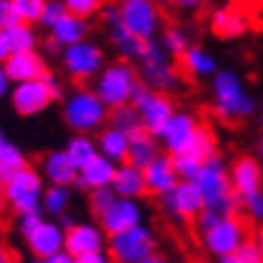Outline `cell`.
I'll return each mask as SVG.
<instances>
[{
	"instance_id": "6da1fadb",
	"label": "cell",
	"mask_w": 263,
	"mask_h": 263,
	"mask_svg": "<svg viewBox=\"0 0 263 263\" xmlns=\"http://www.w3.org/2000/svg\"><path fill=\"white\" fill-rule=\"evenodd\" d=\"M210 92H213V114L224 123L247 121L258 114V102L241 80V75L232 68H217L210 78Z\"/></svg>"
},
{
	"instance_id": "7a4b0ae2",
	"label": "cell",
	"mask_w": 263,
	"mask_h": 263,
	"mask_svg": "<svg viewBox=\"0 0 263 263\" xmlns=\"http://www.w3.org/2000/svg\"><path fill=\"white\" fill-rule=\"evenodd\" d=\"M196 186L203 196L205 210H215L220 215H234L239 210V198L230 181V167L220 152L203 160V167L196 176Z\"/></svg>"
},
{
	"instance_id": "3957f363",
	"label": "cell",
	"mask_w": 263,
	"mask_h": 263,
	"mask_svg": "<svg viewBox=\"0 0 263 263\" xmlns=\"http://www.w3.org/2000/svg\"><path fill=\"white\" fill-rule=\"evenodd\" d=\"M109 106L99 99L92 87H78L70 95L63 97L61 106V119L72 133H87L95 136L109 123Z\"/></svg>"
},
{
	"instance_id": "277c9868",
	"label": "cell",
	"mask_w": 263,
	"mask_h": 263,
	"mask_svg": "<svg viewBox=\"0 0 263 263\" xmlns=\"http://www.w3.org/2000/svg\"><path fill=\"white\" fill-rule=\"evenodd\" d=\"M63 85L56 75H41V78H34V80H22V82H12V89H10V106L17 116L22 119H32V116H39L51 106L53 102H61L63 99Z\"/></svg>"
},
{
	"instance_id": "5b68a950",
	"label": "cell",
	"mask_w": 263,
	"mask_h": 263,
	"mask_svg": "<svg viewBox=\"0 0 263 263\" xmlns=\"http://www.w3.org/2000/svg\"><path fill=\"white\" fill-rule=\"evenodd\" d=\"M95 89L99 99H102L109 109H116V106H123V104H130L133 95H136L138 85H140V75H138V68L133 65V61H114V63H104V68L97 72Z\"/></svg>"
},
{
	"instance_id": "8992f818",
	"label": "cell",
	"mask_w": 263,
	"mask_h": 263,
	"mask_svg": "<svg viewBox=\"0 0 263 263\" xmlns=\"http://www.w3.org/2000/svg\"><path fill=\"white\" fill-rule=\"evenodd\" d=\"M138 75H140L143 85L167 92V95L181 85V78H179V70L172 63V56L164 51V46L157 39H150L145 44L143 56L138 58Z\"/></svg>"
},
{
	"instance_id": "52a82bcc",
	"label": "cell",
	"mask_w": 263,
	"mask_h": 263,
	"mask_svg": "<svg viewBox=\"0 0 263 263\" xmlns=\"http://www.w3.org/2000/svg\"><path fill=\"white\" fill-rule=\"evenodd\" d=\"M155 251H157V237L145 222L109 234L106 239V254L111 263H138Z\"/></svg>"
},
{
	"instance_id": "ba28073f",
	"label": "cell",
	"mask_w": 263,
	"mask_h": 263,
	"mask_svg": "<svg viewBox=\"0 0 263 263\" xmlns=\"http://www.w3.org/2000/svg\"><path fill=\"white\" fill-rule=\"evenodd\" d=\"M44 189H46V181H44L41 172L29 167V164L3 183L5 203H8V208L15 210L17 215L20 213H29V210H41Z\"/></svg>"
},
{
	"instance_id": "9c48e42d",
	"label": "cell",
	"mask_w": 263,
	"mask_h": 263,
	"mask_svg": "<svg viewBox=\"0 0 263 263\" xmlns=\"http://www.w3.org/2000/svg\"><path fill=\"white\" fill-rule=\"evenodd\" d=\"M58 56H61V68L65 70V75L75 82L95 80L97 72L102 70L104 63H106L102 46L89 39H82L78 44L61 48Z\"/></svg>"
},
{
	"instance_id": "30bf717a",
	"label": "cell",
	"mask_w": 263,
	"mask_h": 263,
	"mask_svg": "<svg viewBox=\"0 0 263 263\" xmlns=\"http://www.w3.org/2000/svg\"><path fill=\"white\" fill-rule=\"evenodd\" d=\"M130 104L136 106L143 128L147 133H152V136H160L164 123L169 121V116L176 111L174 102H172V97H169L167 92L152 89V87H147V85H143V82L138 85Z\"/></svg>"
},
{
	"instance_id": "8fae6325",
	"label": "cell",
	"mask_w": 263,
	"mask_h": 263,
	"mask_svg": "<svg viewBox=\"0 0 263 263\" xmlns=\"http://www.w3.org/2000/svg\"><path fill=\"white\" fill-rule=\"evenodd\" d=\"M200 237V244L205 249L208 256H213V258H220V256H230L234 254L239 244L247 237V224L241 222L237 213L234 215H220L215 220L213 227H208Z\"/></svg>"
},
{
	"instance_id": "7c38bea8",
	"label": "cell",
	"mask_w": 263,
	"mask_h": 263,
	"mask_svg": "<svg viewBox=\"0 0 263 263\" xmlns=\"http://www.w3.org/2000/svg\"><path fill=\"white\" fill-rule=\"evenodd\" d=\"M116 12L123 27L145 41L157 39L162 32V12L155 0H119Z\"/></svg>"
},
{
	"instance_id": "4fadbf2b",
	"label": "cell",
	"mask_w": 263,
	"mask_h": 263,
	"mask_svg": "<svg viewBox=\"0 0 263 263\" xmlns=\"http://www.w3.org/2000/svg\"><path fill=\"white\" fill-rule=\"evenodd\" d=\"M160 208L174 222H193L196 215L203 210V196H200L196 181L179 179L172 191L160 196Z\"/></svg>"
},
{
	"instance_id": "5bb4252c",
	"label": "cell",
	"mask_w": 263,
	"mask_h": 263,
	"mask_svg": "<svg viewBox=\"0 0 263 263\" xmlns=\"http://www.w3.org/2000/svg\"><path fill=\"white\" fill-rule=\"evenodd\" d=\"M200 128V121L198 116L189 109H176L169 121L164 123L162 128L160 138V145L162 150L169 152V155H179V152H186L191 147V140L196 136V130Z\"/></svg>"
},
{
	"instance_id": "9a60e30c",
	"label": "cell",
	"mask_w": 263,
	"mask_h": 263,
	"mask_svg": "<svg viewBox=\"0 0 263 263\" xmlns=\"http://www.w3.org/2000/svg\"><path fill=\"white\" fill-rule=\"evenodd\" d=\"M145 220V208L140 198H128V196H116L109 203V208L102 215L97 217V222L102 224V230L106 234H116L128 227H136Z\"/></svg>"
},
{
	"instance_id": "2e32d148",
	"label": "cell",
	"mask_w": 263,
	"mask_h": 263,
	"mask_svg": "<svg viewBox=\"0 0 263 263\" xmlns=\"http://www.w3.org/2000/svg\"><path fill=\"white\" fill-rule=\"evenodd\" d=\"M106 239H109V234L102 230L99 222H89V220L78 222L75 220L70 227H65L63 249L72 256H82V254H89V251H104L106 249Z\"/></svg>"
},
{
	"instance_id": "e0dca14e",
	"label": "cell",
	"mask_w": 263,
	"mask_h": 263,
	"mask_svg": "<svg viewBox=\"0 0 263 263\" xmlns=\"http://www.w3.org/2000/svg\"><path fill=\"white\" fill-rule=\"evenodd\" d=\"M104 24H106L109 41H111V46L116 48V53H119L121 58H126V61H138V58L143 56L147 41L136 36L130 29L123 27V22L119 20V12H116V5L104 10Z\"/></svg>"
},
{
	"instance_id": "ac0fdd59",
	"label": "cell",
	"mask_w": 263,
	"mask_h": 263,
	"mask_svg": "<svg viewBox=\"0 0 263 263\" xmlns=\"http://www.w3.org/2000/svg\"><path fill=\"white\" fill-rule=\"evenodd\" d=\"M230 181L237 198H244L249 193L263 189V162L254 155H239L230 164Z\"/></svg>"
},
{
	"instance_id": "d6986e66",
	"label": "cell",
	"mask_w": 263,
	"mask_h": 263,
	"mask_svg": "<svg viewBox=\"0 0 263 263\" xmlns=\"http://www.w3.org/2000/svg\"><path fill=\"white\" fill-rule=\"evenodd\" d=\"M24 244L29 249V254L36 256V258H46V256L56 254V251H61L65 244L63 224L58 222V220H53V217H51V220L44 217V220L34 227L32 234L24 237Z\"/></svg>"
},
{
	"instance_id": "ffe728a7",
	"label": "cell",
	"mask_w": 263,
	"mask_h": 263,
	"mask_svg": "<svg viewBox=\"0 0 263 263\" xmlns=\"http://www.w3.org/2000/svg\"><path fill=\"white\" fill-rule=\"evenodd\" d=\"M143 176H145V189H147V193L155 196V198H160V196H164L167 191H172L176 186V181H179L174 162H172V155L164 150H162L147 167H143Z\"/></svg>"
},
{
	"instance_id": "44dd1931",
	"label": "cell",
	"mask_w": 263,
	"mask_h": 263,
	"mask_svg": "<svg viewBox=\"0 0 263 263\" xmlns=\"http://www.w3.org/2000/svg\"><path fill=\"white\" fill-rule=\"evenodd\" d=\"M5 72L12 82H22V80H34L48 72L46 58L41 56L39 51H20V53H10L5 61Z\"/></svg>"
},
{
	"instance_id": "7402d4cb",
	"label": "cell",
	"mask_w": 263,
	"mask_h": 263,
	"mask_svg": "<svg viewBox=\"0 0 263 263\" xmlns=\"http://www.w3.org/2000/svg\"><path fill=\"white\" fill-rule=\"evenodd\" d=\"M114 174H116V162H111L104 155H95L85 167L78 169V179H75V189L80 191H92V189H102V186H111Z\"/></svg>"
},
{
	"instance_id": "603a6c76",
	"label": "cell",
	"mask_w": 263,
	"mask_h": 263,
	"mask_svg": "<svg viewBox=\"0 0 263 263\" xmlns=\"http://www.w3.org/2000/svg\"><path fill=\"white\" fill-rule=\"evenodd\" d=\"M41 176L46 183H58V186H75L78 179V167L70 162L65 150H51L41 157Z\"/></svg>"
},
{
	"instance_id": "cb8c5ba5",
	"label": "cell",
	"mask_w": 263,
	"mask_h": 263,
	"mask_svg": "<svg viewBox=\"0 0 263 263\" xmlns=\"http://www.w3.org/2000/svg\"><path fill=\"white\" fill-rule=\"evenodd\" d=\"M210 29L220 39H239L249 32V17L237 8H217L210 15Z\"/></svg>"
},
{
	"instance_id": "d4e9b609",
	"label": "cell",
	"mask_w": 263,
	"mask_h": 263,
	"mask_svg": "<svg viewBox=\"0 0 263 263\" xmlns=\"http://www.w3.org/2000/svg\"><path fill=\"white\" fill-rule=\"evenodd\" d=\"M48 34H51V41H53L58 48H65V46H70V44H78V41L87 39L89 22L80 15L65 12V15L48 29Z\"/></svg>"
},
{
	"instance_id": "484cf974",
	"label": "cell",
	"mask_w": 263,
	"mask_h": 263,
	"mask_svg": "<svg viewBox=\"0 0 263 263\" xmlns=\"http://www.w3.org/2000/svg\"><path fill=\"white\" fill-rule=\"evenodd\" d=\"M111 189L116 196H128V198H143L147 189H145V176L143 169L130 164V162H121L116 164V174H114Z\"/></svg>"
},
{
	"instance_id": "4316f807",
	"label": "cell",
	"mask_w": 263,
	"mask_h": 263,
	"mask_svg": "<svg viewBox=\"0 0 263 263\" xmlns=\"http://www.w3.org/2000/svg\"><path fill=\"white\" fill-rule=\"evenodd\" d=\"M97 150L99 155L109 157L111 162L121 164V162L128 160V143H130V136H126L123 130L114 128L111 123H106L102 130H97Z\"/></svg>"
},
{
	"instance_id": "83f0119b",
	"label": "cell",
	"mask_w": 263,
	"mask_h": 263,
	"mask_svg": "<svg viewBox=\"0 0 263 263\" xmlns=\"http://www.w3.org/2000/svg\"><path fill=\"white\" fill-rule=\"evenodd\" d=\"M179 61H181L183 72L191 75V78H198V80L213 78L217 72V68H220V65H217V58L200 46H189L181 56H179Z\"/></svg>"
},
{
	"instance_id": "f1b7e54d",
	"label": "cell",
	"mask_w": 263,
	"mask_h": 263,
	"mask_svg": "<svg viewBox=\"0 0 263 263\" xmlns=\"http://www.w3.org/2000/svg\"><path fill=\"white\" fill-rule=\"evenodd\" d=\"M162 152V145H160V138L147 133L145 128H140L138 133L130 136V143H128V162L136 164V167H147L157 155Z\"/></svg>"
},
{
	"instance_id": "f546056e",
	"label": "cell",
	"mask_w": 263,
	"mask_h": 263,
	"mask_svg": "<svg viewBox=\"0 0 263 263\" xmlns=\"http://www.w3.org/2000/svg\"><path fill=\"white\" fill-rule=\"evenodd\" d=\"M72 205V186H58V183H46L44 196H41V213L58 220L65 215Z\"/></svg>"
},
{
	"instance_id": "4dcf8cb0",
	"label": "cell",
	"mask_w": 263,
	"mask_h": 263,
	"mask_svg": "<svg viewBox=\"0 0 263 263\" xmlns=\"http://www.w3.org/2000/svg\"><path fill=\"white\" fill-rule=\"evenodd\" d=\"M5 32V41H8V48L10 53H20V51H36L39 46V34L34 29V24L29 22H15L10 24Z\"/></svg>"
},
{
	"instance_id": "1f68e13d",
	"label": "cell",
	"mask_w": 263,
	"mask_h": 263,
	"mask_svg": "<svg viewBox=\"0 0 263 263\" xmlns=\"http://www.w3.org/2000/svg\"><path fill=\"white\" fill-rule=\"evenodd\" d=\"M63 150L78 169L85 167L95 155H99V150H97V140L92 136H87V133H75V136L65 143Z\"/></svg>"
},
{
	"instance_id": "d6a6232c",
	"label": "cell",
	"mask_w": 263,
	"mask_h": 263,
	"mask_svg": "<svg viewBox=\"0 0 263 263\" xmlns=\"http://www.w3.org/2000/svg\"><path fill=\"white\" fill-rule=\"evenodd\" d=\"M27 164H29V160H27L24 150L20 145L8 140V143L0 147V183H5L8 179H12V176H15L20 169L27 167Z\"/></svg>"
},
{
	"instance_id": "836d02e7",
	"label": "cell",
	"mask_w": 263,
	"mask_h": 263,
	"mask_svg": "<svg viewBox=\"0 0 263 263\" xmlns=\"http://www.w3.org/2000/svg\"><path fill=\"white\" fill-rule=\"evenodd\" d=\"M109 123H111L114 128L123 130L126 136H133V133H138V130L143 128L140 116H138V111H136V106H133V104H123V106L111 109V111H109Z\"/></svg>"
},
{
	"instance_id": "e575fe53",
	"label": "cell",
	"mask_w": 263,
	"mask_h": 263,
	"mask_svg": "<svg viewBox=\"0 0 263 263\" xmlns=\"http://www.w3.org/2000/svg\"><path fill=\"white\" fill-rule=\"evenodd\" d=\"M186 152L196 155L198 160H208L210 155H215L217 152V138H215V133H213V128L205 126V123H200V128L196 130V136H193V140H191V147H189Z\"/></svg>"
},
{
	"instance_id": "d590c367",
	"label": "cell",
	"mask_w": 263,
	"mask_h": 263,
	"mask_svg": "<svg viewBox=\"0 0 263 263\" xmlns=\"http://www.w3.org/2000/svg\"><path fill=\"white\" fill-rule=\"evenodd\" d=\"M160 44L164 46V51H167L172 58H179L183 51H186V48L191 46V39H189V34L183 32L181 27L172 24V27H167V29L162 32Z\"/></svg>"
},
{
	"instance_id": "8d00e7d4",
	"label": "cell",
	"mask_w": 263,
	"mask_h": 263,
	"mask_svg": "<svg viewBox=\"0 0 263 263\" xmlns=\"http://www.w3.org/2000/svg\"><path fill=\"white\" fill-rule=\"evenodd\" d=\"M172 162H174L176 176L183 179V181H196L200 167H203V160H198L191 152H179V155H172Z\"/></svg>"
},
{
	"instance_id": "74e56055",
	"label": "cell",
	"mask_w": 263,
	"mask_h": 263,
	"mask_svg": "<svg viewBox=\"0 0 263 263\" xmlns=\"http://www.w3.org/2000/svg\"><path fill=\"white\" fill-rule=\"evenodd\" d=\"M116 198V193H114L111 186H102V189H92V191H87V208L89 213L95 217H99L109 208V203Z\"/></svg>"
},
{
	"instance_id": "f35d334b",
	"label": "cell",
	"mask_w": 263,
	"mask_h": 263,
	"mask_svg": "<svg viewBox=\"0 0 263 263\" xmlns=\"http://www.w3.org/2000/svg\"><path fill=\"white\" fill-rule=\"evenodd\" d=\"M12 5H15L17 17H20L22 22L36 24L39 22L41 10H44V5H46V0H12Z\"/></svg>"
},
{
	"instance_id": "ab89813d",
	"label": "cell",
	"mask_w": 263,
	"mask_h": 263,
	"mask_svg": "<svg viewBox=\"0 0 263 263\" xmlns=\"http://www.w3.org/2000/svg\"><path fill=\"white\" fill-rule=\"evenodd\" d=\"M239 208H244V213H247L256 224H263V189L239 198Z\"/></svg>"
},
{
	"instance_id": "60d3db41",
	"label": "cell",
	"mask_w": 263,
	"mask_h": 263,
	"mask_svg": "<svg viewBox=\"0 0 263 263\" xmlns=\"http://www.w3.org/2000/svg\"><path fill=\"white\" fill-rule=\"evenodd\" d=\"M68 10H65L63 5V0H46V5H44V10H41V15H39V27H44V29H51L53 24L61 20V17L65 15Z\"/></svg>"
},
{
	"instance_id": "b9f144b4",
	"label": "cell",
	"mask_w": 263,
	"mask_h": 263,
	"mask_svg": "<svg viewBox=\"0 0 263 263\" xmlns=\"http://www.w3.org/2000/svg\"><path fill=\"white\" fill-rule=\"evenodd\" d=\"M63 5L72 15H80L85 20H89L104 8V0H63Z\"/></svg>"
},
{
	"instance_id": "7bdbcfd3",
	"label": "cell",
	"mask_w": 263,
	"mask_h": 263,
	"mask_svg": "<svg viewBox=\"0 0 263 263\" xmlns=\"http://www.w3.org/2000/svg\"><path fill=\"white\" fill-rule=\"evenodd\" d=\"M232 256H234L237 263H263V254H261V249L256 247L254 239H244Z\"/></svg>"
},
{
	"instance_id": "ee69618b",
	"label": "cell",
	"mask_w": 263,
	"mask_h": 263,
	"mask_svg": "<svg viewBox=\"0 0 263 263\" xmlns=\"http://www.w3.org/2000/svg\"><path fill=\"white\" fill-rule=\"evenodd\" d=\"M44 220V213L41 210H29V213H20L17 215V232H20V237H29L34 232V227Z\"/></svg>"
},
{
	"instance_id": "f6af8a7d",
	"label": "cell",
	"mask_w": 263,
	"mask_h": 263,
	"mask_svg": "<svg viewBox=\"0 0 263 263\" xmlns=\"http://www.w3.org/2000/svg\"><path fill=\"white\" fill-rule=\"evenodd\" d=\"M15 22H20V17H17L12 0H0V29H8L10 24Z\"/></svg>"
},
{
	"instance_id": "bcb514c9",
	"label": "cell",
	"mask_w": 263,
	"mask_h": 263,
	"mask_svg": "<svg viewBox=\"0 0 263 263\" xmlns=\"http://www.w3.org/2000/svg\"><path fill=\"white\" fill-rule=\"evenodd\" d=\"M160 8H179V10H193L198 8L203 0H155Z\"/></svg>"
},
{
	"instance_id": "7dc6e473",
	"label": "cell",
	"mask_w": 263,
	"mask_h": 263,
	"mask_svg": "<svg viewBox=\"0 0 263 263\" xmlns=\"http://www.w3.org/2000/svg\"><path fill=\"white\" fill-rule=\"evenodd\" d=\"M75 263H111V258L104 249V251H89V254L75 256Z\"/></svg>"
},
{
	"instance_id": "c3c4849f",
	"label": "cell",
	"mask_w": 263,
	"mask_h": 263,
	"mask_svg": "<svg viewBox=\"0 0 263 263\" xmlns=\"http://www.w3.org/2000/svg\"><path fill=\"white\" fill-rule=\"evenodd\" d=\"M44 263H75V256L68 254L65 249H61V251H56V254H51L44 258Z\"/></svg>"
},
{
	"instance_id": "681fc988",
	"label": "cell",
	"mask_w": 263,
	"mask_h": 263,
	"mask_svg": "<svg viewBox=\"0 0 263 263\" xmlns=\"http://www.w3.org/2000/svg\"><path fill=\"white\" fill-rule=\"evenodd\" d=\"M10 89H12V80L8 78V72H5V65L0 63V99H5L10 95Z\"/></svg>"
},
{
	"instance_id": "f907efd6",
	"label": "cell",
	"mask_w": 263,
	"mask_h": 263,
	"mask_svg": "<svg viewBox=\"0 0 263 263\" xmlns=\"http://www.w3.org/2000/svg\"><path fill=\"white\" fill-rule=\"evenodd\" d=\"M138 263H172V261H169V258H167L164 254H157V251H155V254L145 256L143 261H138Z\"/></svg>"
},
{
	"instance_id": "816d5d0a",
	"label": "cell",
	"mask_w": 263,
	"mask_h": 263,
	"mask_svg": "<svg viewBox=\"0 0 263 263\" xmlns=\"http://www.w3.org/2000/svg\"><path fill=\"white\" fill-rule=\"evenodd\" d=\"M10 56V48H8V41H5V32L0 29V63Z\"/></svg>"
},
{
	"instance_id": "f5cc1de1",
	"label": "cell",
	"mask_w": 263,
	"mask_h": 263,
	"mask_svg": "<svg viewBox=\"0 0 263 263\" xmlns=\"http://www.w3.org/2000/svg\"><path fill=\"white\" fill-rule=\"evenodd\" d=\"M254 241H256V247L261 249V254H263V224H258V232H256Z\"/></svg>"
},
{
	"instance_id": "db71d44e",
	"label": "cell",
	"mask_w": 263,
	"mask_h": 263,
	"mask_svg": "<svg viewBox=\"0 0 263 263\" xmlns=\"http://www.w3.org/2000/svg\"><path fill=\"white\" fill-rule=\"evenodd\" d=\"M0 263H15L12 261V256H10V251L5 247H0Z\"/></svg>"
},
{
	"instance_id": "11a10c76",
	"label": "cell",
	"mask_w": 263,
	"mask_h": 263,
	"mask_svg": "<svg viewBox=\"0 0 263 263\" xmlns=\"http://www.w3.org/2000/svg\"><path fill=\"white\" fill-rule=\"evenodd\" d=\"M58 222L63 224V230H65V227H70V224L75 222V220H72V217L68 215V213H65V215H61V217H58Z\"/></svg>"
},
{
	"instance_id": "9f6ffc18",
	"label": "cell",
	"mask_w": 263,
	"mask_h": 263,
	"mask_svg": "<svg viewBox=\"0 0 263 263\" xmlns=\"http://www.w3.org/2000/svg\"><path fill=\"white\" fill-rule=\"evenodd\" d=\"M215 263H237V261H234V256H220V258H215Z\"/></svg>"
},
{
	"instance_id": "6f0895ef",
	"label": "cell",
	"mask_w": 263,
	"mask_h": 263,
	"mask_svg": "<svg viewBox=\"0 0 263 263\" xmlns=\"http://www.w3.org/2000/svg\"><path fill=\"white\" fill-rule=\"evenodd\" d=\"M258 157L263 162V130H261V136H258Z\"/></svg>"
},
{
	"instance_id": "680465c9",
	"label": "cell",
	"mask_w": 263,
	"mask_h": 263,
	"mask_svg": "<svg viewBox=\"0 0 263 263\" xmlns=\"http://www.w3.org/2000/svg\"><path fill=\"white\" fill-rule=\"evenodd\" d=\"M20 263H44V258H36V256H29V258H24Z\"/></svg>"
},
{
	"instance_id": "91938a15",
	"label": "cell",
	"mask_w": 263,
	"mask_h": 263,
	"mask_svg": "<svg viewBox=\"0 0 263 263\" xmlns=\"http://www.w3.org/2000/svg\"><path fill=\"white\" fill-rule=\"evenodd\" d=\"M5 205H8V203H5V191H3V183H0V210Z\"/></svg>"
},
{
	"instance_id": "94428289",
	"label": "cell",
	"mask_w": 263,
	"mask_h": 263,
	"mask_svg": "<svg viewBox=\"0 0 263 263\" xmlns=\"http://www.w3.org/2000/svg\"><path fill=\"white\" fill-rule=\"evenodd\" d=\"M8 143V138H5V130H3V128H0V147H3V145Z\"/></svg>"
},
{
	"instance_id": "6125c7cd",
	"label": "cell",
	"mask_w": 263,
	"mask_h": 263,
	"mask_svg": "<svg viewBox=\"0 0 263 263\" xmlns=\"http://www.w3.org/2000/svg\"><path fill=\"white\" fill-rule=\"evenodd\" d=\"M258 121H261V126H263V109L258 111Z\"/></svg>"
}]
</instances>
